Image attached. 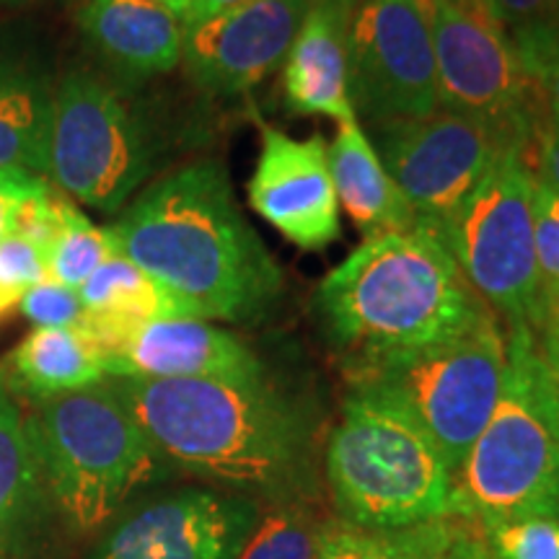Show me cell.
<instances>
[{
  "label": "cell",
  "mask_w": 559,
  "mask_h": 559,
  "mask_svg": "<svg viewBox=\"0 0 559 559\" xmlns=\"http://www.w3.org/2000/svg\"><path fill=\"white\" fill-rule=\"evenodd\" d=\"M169 469L275 502L319 495L317 428L260 379H109Z\"/></svg>",
  "instance_id": "6da1fadb"
},
{
  "label": "cell",
  "mask_w": 559,
  "mask_h": 559,
  "mask_svg": "<svg viewBox=\"0 0 559 559\" xmlns=\"http://www.w3.org/2000/svg\"><path fill=\"white\" fill-rule=\"evenodd\" d=\"M109 230L117 254L177 293L198 319L260 321L283 293V270L243 218L221 160H192L153 181Z\"/></svg>",
  "instance_id": "7a4b0ae2"
},
{
  "label": "cell",
  "mask_w": 559,
  "mask_h": 559,
  "mask_svg": "<svg viewBox=\"0 0 559 559\" xmlns=\"http://www.w3.org/2000/svg\"><path fill=\"white\" fill-rule=\"evenodd\" d=\"M326 337L345 368L436 345L487 311L432 228L366 239L313 293Z\"/></svg>",
  "instance_id": "3957f363"
},
{
  "label": "cell",
  "mask_w": 559,
  "mask_h": 559,
  "mask_svg": "<svg viewBox=\"0 0 559 559\" xmlns=\"http://www.w3.org/2000/svg\"><path fill=\"white\" fill-rule=\"evenodd\" d=\"M24 419L47 502L79 534L107 526L169 472L109 379L34 402Z\"/></svg>",
  "instance_id": "277c9868"
},
{
  "label": "cell",
  "mask_w": 559,
  "mask_h": 559,
  "mask_svg": "<svg viewBox=\"0 0 559 559\" xmlns=\"http://www.w3.org/2000/svg\"><path fill=\"white\" fill-rule=\"evenodd\" d=\"M332 513L362 528H407L451 519L453 472L407 409L349 389L324 449Z\"/></svg>",
  "instance_id": "5b68a950"
},
{
  "label": "cell",
  "mask_w": 559,
  "mask_h": 559,
  "mask_svg": "<svg viewBox=\"0 0 559 559\" xmlns=\"http://www.w3.org/2000/svg\"><path fill=\"white\" fill-rule=\"evenodd\" d=\"M451 515L479 528L559 519V438L536 386L526 326L508 330L502 394L453 472Z\"/></svg>",
  "instance_id": "8992f818"
},
{
  "label": "cell",
  "mask_w": 559,
  "mask_h": 559,
  "mask_svg": "<svg viewBox=\"0 0 559 559\" xmlns=\"http://www.w3.org/2000/svg\"><path fill=\"white\" fill-rule=\"evenodd\" d=\"M508 370V332L487 309L466 332L347 368L353 389L394 400L430 432L451 472L492 417Z\"/></svg>",
  "instance_id": "52a82bcc"
},
{
  "label": "cell",
  "mask_w": 559,
  "mask_h": 559,
  "mask_svg": "<svg viewBox=\"0 0 559 559\" xmlns=\"http://www.w3.org/2000/svg\"><path fill=\"white\" fill-rule=\"evenodd\" d=\"M158 140L124 91L88 68L55 83L45 177L99 213L128 207L156 169Z\"/></svg>",
  "instance_id": "ba28073f"
},
{
  "label": "cell",
  "mask_w": 559,
  "mask_h": 559,
  "mask_svg": "<svg viewBox=\"0 0 559 559\" xmlns=\"http://www.w3.org/2000/svg\"><path fill=\"white\" fill-rule=\"evenodd\" d=\"M536 174L519 148L500 153L459 213L438 230L461 275L500 321L531 326L542 311L534 249Z\"/></svg>",
  "instance_id": "9c48e42d"
},
{
  "label": "cell",
  "mask_w": 559,
  "mask_h": 559,
  "mask_svg": "<svg viewBox=\"0 0 559 559\" xmlns=\"http://www.w3.org/2000/svg\"><path fill=\"white\" fill-rule=\"evenodd\" d=\"M430 24L440 109L487 124L528 156L542 94L510 39L472 0H430Z\"/></svg>",
  "instance_id": "30bf717a"
},
{
  "label": "cell",
  "mask_w": 559,
  "mask_h": 559,
  "mask_svg": "<svg viewBox=\"0 0 559 559\" xmlns=\"http://www.w3.org/2000/svg\"><path fill=\"white\" fill-rule=\"evenodd\" d=\"M347 94L370 130L440 109L430 0H360L349 19Z\"/></svg>",
  "instance_id": "8fae6325"
},
{
  "label": "cell",
  "mask_w": 559,
  "mask_h": 559,
  "mask_svg": "<svg viewBox=\"0 0 559 559\" xmlns=\"http://www.w3.org/2000/svg\"><path fill=\"white\" fill-rule=\"evenodd\" d=\"M370 132L383 169L400 187L417 223L436 234L469 200L500 153L515 148L487 124L445 109Z\"/></svg>",
  "instance_id": "7c38bea8"
},
{
  "label": "cell",
  "mask_w": 559,
  "mask_h": 559,
  "mask_svg": "<svg viewBox=\"0 0 559 559\" xmlns=\"http://www.w3.org/2000/svg\"><path fill=\"white\" fill-rule=\"evenodd\" d=\"M260 502L218 487L132 500L81 559H236Z\"/></svg>",
  "instance_id": "4fadbf2b"
},
{
  "label": "cell",
  "mask_w": 559,
  "mask_h": 559,
  "mask_svg": "<svg viewBox=\"0 0 559 559\" xmlns=\"http://www.w3.org/2000/svg\"><path fill=\"white\" fill-rule=\"evenodd\" d=\"M319 0H243L185 29L181 62L194 86L215 96L247 94L288 58Z\"/></svg>",
  "instance_id": "5bb4252c"
},
{
  "label": "cell",
  "mask_w": 559,
  "mask_h": 559,
  "mask_svg": "<svg viewBox=\"0 0 559 559\" xmlns=\"http://www.w3.org/2000/svg\"><path fill=\"white\" fill-rule=\"evenodd\" d=\"M247 194L251 210L298 249L321 251L342 236L330 145L319 132L298 140L262 124V148Z\"/></svg>",
  "instance_id": "9a60e30c"
},
{
  "label": "cell",
  "mask_w": 559,
  "mask_h": 559,
  "mask_svg": "<svg viewBox=\"0 0 559 559\" xmlns=\"http://www.w3.org/2000/svg\"><path fill=\"white\" fill-rule=\"evenodd\" d=\"M107 379H260L262 360L241 337L205 319L143 324L104 358Z\"/></svg>",
  "instance_id": "2e32d148"
},
{
  "label": "cell",
  "mask_w": 559,
  "mask_h": 559,
  "mask_svg": "<svg viewBox=\"0 0 559 559\" xmlns=\"http://www.w3.org/2000/svg\"><path fill=\"white\" fill-rule=\"evenodd\" d=\"M358 0H319L313 5L283 70V102L293 115L353 122L347 94V37Z\"/></svg>",
  "instance_id": "e0dca14e"
},
{
  "label": "cell",
  "mask_w": 559,
  "mask_h": 559,
  "mask_svg": "<svg viewBox=\"0 0 559 559\" xmlns=\"http://www.w3.org/2000/svg\"><path fill=\"white\" fill-rule=\"evenodd\" d=\"M81 29L117 79L143 83L181 62L185 26L156 0H86Z\"/></svg>",
  "instance_id": "ac0fdd59"
},
{
  "label": "cell",
  "mask_w": 559,
  "mask_h": 559,
  "mask_svg": "<svg viewBox=\"0 0 559 559\" xmlns=\"http://www.w3.org/2000/svg\"><path fill=\"white\" fill-rule=\"evenodd\" d=\"M55 83L45 55L21 39H0V169L45 177Z\"/></svg>",
  "instance_id": "d6986e66"
},
{
  "label": "cell",
  "mask_w": 559,
  "mask_h": 559,
  "mask_svg": "<svg viewBox=\"0 0 559 559\" xmlns=\"http://www.w3.org/2000/svg\"><path fill=\"white\" fill-rule=\"evenodd\" d=\"M88 319L81 334L99 347L102 358L122 347V342L143 324L160 319H198L190 304L160 285L124 257H111L79 288Z\"/></svg>",
  "instance_id": "ffe728a7"
},
{
  "label": "cell",
  "mask_w": 559,
  "mask_h": 559,
  "mask_svg": "<svg viewBox=\"0 0 559 559\" xmlns=\"http://www.w3.org/2000/svg\"><path fill=\"white\" fill-rule=\"evenodd\" d=\"M330 169L340 207L366 239L402 234L417 226L400 187L383 169L379 153L358 120L342 122L330 145Z\"/></svg>",
  "instance_id": "44dd1931"
},
{
  "label": "cell",
  "mask_w": 559,
  "mask_h": 559,
  "mask_svg": "<svg viewBox=\"0 0 559 559\" xmlns=\"http://www.w3.org/2000/svg\"><path fill=\"white\" fill-rule=\"evenodd\" d=\"M45 502V481L26 419L0 379V559L24 547Z\"/></svg>",
  "instance_id": "7402d4cb"
},
{
  "label": "cell",
  "mask_w": 559,
  "mask_h": 559,
  "mask_svg": "<svg viewBox=\"0 0 559 559\" xmlns=\"http://www.w3.org/2000/svg\"><path fill=\"white\" fill-rule=\"evenodd\" d=\"M11 381L32 402L107 381L99 347L73 330H34L11 355Z\"/></svg>",
  "instance_id": "603a6c76"
},
{
  "label": "cell",
  "mask_w": 559,
  "mask_h": 559,
  "mask_svg": "<svg viewBox=\"0 0 559 559\" xmlns=\"http://www.w3.org/2000/svg\"><path fill=\"white\" fill-rule=\"evenodd\" d=\"M456 542L453 515L407 528H362L334 515L313 559H453Z\"/></svg>",
  "instance_id": "cb8c5ba5"
},
{
  "label": "cell",
  "mask_w": 559,
  "mask_h": 559,
  "mask_svg": "<svg viewBox=\"0 0 559 559\" xmlns=\"http://www.w3.org/2000/svg\"><path fill=\"white\" fill-rule=\"evenodd\" d=\"M332 519L321 492L260 502L254 526L236 559H313Z\"/></svg>",
  "instance_id": "d4e9b609"
},
{
  "label": "cell",
  "mask_w": 559,
  "mask_h": 559,
  "mask_svg": "<svg viewBox=\"0 0 559 559\" xmlns=\"http://www.w3.org/2000/svg\"><path fill=\"white\" fill-rule=\"evenodd\" d=\"M510 39L539 88V79L559 50V0H472ZM542 94V91H539Z\"/></svg>",
  "instance_id": "484cf974"
},
{
  "label": "cell",
  "mask_w": 559,
  "mask_h": 559,
  "mask_svg": "<svg viewBox=\"0 0 559 559\" xmlns=\"http://www.w3.org/2000/svg\"><path fill=\"white\" fill-rule=\"evenodd\" d=\"M60 226L47 249V277L79 290L102 264L117 257V243L109 228L96 226L70 200L58 202Z\"/></svg>",
  "instance_id": "4316f807"
},
{
  "label": "cell",
  "mask_w": 559,
  "mask_h": 559,
  "mask_svg": "<svg viewBox=\"0 0 559 559\" xmlns=\"http://www.w3.org/2000/svg\"><path fill=\"white\" fill-rule=\"evenodd\" d=\"M528 330L531 368L539 386L544 409L559 438V300L542 304L539 317Z\"/></svg>",
  "instance_id": "83f0119b"
},
{
  "label": "cell",
  "mask_w": 559,
  "mask_h": 559,
  "mask_svg": "<svg viewBox=\"0 0 559 559\" xmlns=\"http://www.w3.org/2000/svg\"><path fill=\"white\" fill-rule=\"evenodd\" d=\"M481 531L489 559H559V519H519Z\"/></svg>",
  "instance_id": "f1b7e54d"
},
{
  "label": "cell",
  "mask_w": 559,
  "mask_h": 559,
  "mask_svg": "<svg viewBox=\"0 0 559 559\" xmlns=\"http://www.w3.org/2000/svg\"><path fill=\"white\" fill-rule=\"evenodd\" d=\"M47 280V251L19 234L0 239V317L19 306L26 290Z\"/></svg>",
  "instance_id": "f546056e"
},
{
  "label": "cell",
  "mask_w": 559,
  "mask_h": 559,
  "mask_svg": "<svg viewBox=\"0 0 559 559\" xmlns=\"http://www.w3.org/2000/svg\"><path fill=\"white\" fill-rule=\"evenodd\" d=\"M534 249L542 304L559 300V194L542 179L534 185Z\"/></svg>",
  "instance_id": "4dcf8cb0"
},
{
  "label": "cell",
  "mask_w": 559,
  "mask_h": 559,
  "mask_svg": "<svg viewBox=\"0 0 559 559\" xmlns=\"http://www.w3.org/2000/svg\"><path fill=\"white\" fill-rule=\"evenodd\" d=\"M19 309L37 330H73L83 332L88 313L83 309L79 290L55 280H41L21 296Z\"/></svg>",
  "instance_id": "1f68e13d"
},
{
  "label": "cell",
  "mask_w": 559,
  "mask_h": 559,
  "mask_svg": "<svg viewBox=\"0 0 559 559\" xmlns=\"http://www.w3.org/2000/svg\"><path fill=\"white\" fill-rule=\"evenodd\" d=\"M50 190L47 179L24 169H0V239L11 234L19 207L29 198Z\"/></svg>",
  "instance_id": "d6a6232c"
},
{
  "label": "cell",
  "mask_w": 559,
  "mask_h": 559,
  "mask_svg": "<svg viewBox=\"0 0 559 559\" xmlns=\"http://www.w3.org/2000/svg\"><path fill=\"white\" fill-rule=\"evenodd\" d=\"M536 179L549 185L559 194V128L555 122H544L536 135Z\"/></svg>",
  "instance_id": "836d02e7"
},
{
  "label": "cell",
  "mask_w": 559,
  "mask_h": 559,
  "mask_svg": "<svg viewBox=\"0 0 559 559\" xmlns=\"http://www.w3.org/2000/svg\"><path fill=\"white\" fill-rule=\"evenodd\" d=\"M539 91L544 99H547V120L555 122L559 128V50L555 52V58L549 60V66L544 68L539 79Z\"/></svg>",
  "instance_id": "e575fe53"
},
{
  "label": "cell",
  "mask_w": 559,
  "mask_h": 559,
  "mask_svg": "<svg viewBox=\"0 0 559 559\" xmlns=\"http://www.w3.org/2000/svg\"><path fill=\"white\" fill-rule=\"evenodd\" d=\"M243 0H192L190 3V11H187V19H185V29H190V26H198L202 21L218 16L223 11H230L236 9V5H241Z\"/></svg>",
  "instance_id": "d590c367"
},
{
  "label": "cell",
  "mask_w": 559,
  "mask_h": 559,
  "mask_svg": "<svg viewBox=\"0 0 559 559\" xmlns=\"http://www.w3.org/2000/svg\"><path fill=\"white\" fill-rule=\"evenodd\" d=\"M158 5H164L166 11L174 13L181 21V26H185V19H187V11H190V3L192 0H156Z\"/></svg>",
  "instance_id": "8d00e7d4"
},
{
  "label": "cell",
  "mask_w": 559,
  "mask_h": 559,
  "mask_svg": "<svg viewBox=\"0 0 559 559\" xmlns=\"http://www.w3.org/2000/svg\"><path fill=\"white\" fill-rule=\"evenodd\" d=\"M32 3V0H0V5H26Z\"/></svg>",
  "instance_id": "74e56055"
}]
</instances>
